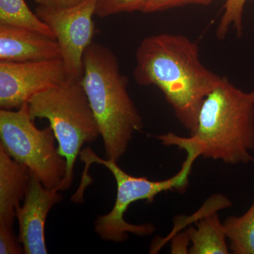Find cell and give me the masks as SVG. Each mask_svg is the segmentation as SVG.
I'll return each mask as SVG.
<instances>
[{
  "label": "cell",
  "mask_w": 254,
  "mask_h": 254,
  "mask_svg": "<svg viewBox=\"0 0 254 254\" xmlns=\"http://www.w3.org/2000/svg\"><path fill=\"white\" fill-rule=\"evenodd\" d=\"M214 0H148L142 12L152 14L187 4L208 6Z\"/></svg>",
  "instance_id": "17"
},
{
  "label": "cell",
  "mask_w": 254,
  "mask_h": 254,
  "mask_svg": "<svg viewBox=\"0 0 254 254\" xmlns=\"http://www.w3.org/2000/svg\"><path fill=\"white\" fill-rule=\"evenodd\" d=\"M223 224L232 254H254V199L245 213L227 217Z\"/></svg>",
  "instance_id": "13"
},
{
  "label": "cell",
  "mask_w": 254,
  "mask_h": 254,
  "mask_svg": "<svg viewBox=\"0 0 254 254\" xmlns=\"http://www.w3.org/2000/svg\"><path fill=\"white\" fill-rule=\"evenodd\" d=\"M83 0H35L37 5L52 6V7L66 8L79 4Z\"/></svg>",
  "instance_id": "20"
},
{
  "label": "cell",
  "mask_w": 254,
  "mask_h": 254,
  "mask_svg": "<svg viewBox=\"0 0 254 254\" xmlns=\"http://www.w3.org/2000/svg\"><path fill=\"white\" fill-rule=\"evenodd\" d=\"M182 150L186 152L187 157L180 171L173 177L161 181H152L144 177L131 176L120 168L115 160L100 158L90 148L81 150L80 159L86 167L83 175L91 164L98 163L108 168L116 181L117 198L113 209L109 213L98 217L95 221V232L102 240L123 242L128 240V234L144 237L154 232L155 228L152 224L128 223L125 220V212L132 203L138 200L152 203L155 197L163 192H185L190 184L193 164L200 155L190 147H185Z\"/></svg>",
  "instance_id": "5"
},
{
  "label": "cell",
  "mask_w": 254,
  "mask_h": 254,
  "mask_svg": "<svg viewBox=\"0 0 254 254\" xmlns=\"http://www.w3.org/2000/svg\"><path fill=\"white\" fill-rule=\"evenodd\" d=\"M31 176L27 167L11 158L0 146V225L13 227Z\"/></svg>",
  "instance_id": "11"
},
{
  "label": "cell",
  "mask_w": 254,
  "mask_h": 254,
  "mask_svg": "<svg viewBox=\"0 0 254 254\" xmlns=\"http://www.w3.org/2000/svg\"><path fill=\"white\" fill-rule=\"evenodd\" d=\"M81 83L94 114L106 158L118 163L143 122L128 91V80L108 47L93 43L83 56Z\"/></svg>",
  "instance_id": "3"
},
{
  "label": "cell",
  "mask_w": 254,
  "mask_h": 254,
  "mask_svg": "<svg viewBox=\"0 0 254 254\" xmlns=\"http://www.w3.org/2000/svg\"><path fill=\"white\" fill-rule=\"evenodd\" d=\"M148 0H98L95 16L108 17L122 13L143 11Z\"/></svg>",
  "instance_id": "16"
},
{
  "label": "cell",
  "mask_w": 254,
  "mask_h": 254,
  "mask_svg": "<svg viewBox=\"0 0 254 254\" xmlns=\"http://www.w3.org/2000/svg\"><path fill=\"white\" fill-rule=\"evenodd\" d=\"M0 24L28 28L55 38L51 28L30 9L25 0H0Z\"/></svg>",
  "instance_id": "14"
},
{
  "label": "cell",
  "mask_w": 254,
  "mask_h": 254,
  "mask_svg": "<svg viewBox=\"0 0 254 254\" xmlns=\"http://www.w3.org/2000/svg\"><path fill=\"white\" fill-rule=\"evenodd\" d=\"M68 80L62 59L0 62V108L19 109L35 95Z\"/></svg>",
  "instance_id": "8"
},
{
  "label": "cell",
  "mask_w": 254,
  "mask_h": 254,
  "mask_svg": "<svg viewBox=\"0 0 254 254\" xmlns=\"http://www.w3.org/2000/svg\"><path fill=\"white\" fill-rule=\"evenodd\" d=\"M165 145H188L200 157L227 165L254 162V91L247 92L222 77L203 100L190 137L157 136Z\"/></svg>",
  "instance_id": "2"
},
{
  "label": "cell",
  "mask_w": 254,
  "mask_h": 254,
  "mask_svg": "<svg viewBox=\"0 0 254 254\" xmlns=\"http://www.w3.org/2000/svg\"><path fill=\"white\" fill-rule=\"evenodd\" d=\"M190 242L189 254H228L226 231L216 211L203 215L195 227L187 230Z\"/></svg>",
  "instance_id": "12"
},
{
  "label": "cell",
  "mask_w": 254,
  "mask_h": 254,
  "mask_svg": "<svg viewBox=\"0 0 254 254\" xmlns=\"http://www.w3.org/2000/svg\"><path fill=\"white\" fill-rule=\"evenodd\" d=\"M136 63V83L158 87L182 126L193 131L203 100L222 79L202 64L198 45L183 35H153L137 48Z\"/></svg>",
  "instance_id": "1"
},
{
  "label": "cell",
  "mask_w": 254,
  "mask_h": 254,
  "mask_svg": "<svg viewBox=\"0 0 254 254\" xmlns=\"http://www.w3.org/2000/svg\"><path fill=\"white\" fill-rule=\"evenodd\" d=\"M55 140L51 127L39 129L35 126L28 103L18 110H0V146L27 167L46 189L59 191L67 165Z\"/></svg>",
  "instance_id": "6"
},
{
  "label": "cell",
  "mask_w": 254,
  "mask_h": 254,
  "mask_svg": "<svg viewBox=\"0 0 254 254\" xmlns=\"http://www.w3.org/2000/svg\"><path fill=\"white\" fill-rule=\"evenodd\" d=\"M24 253L18 237L15 235L12 227L0 225V254H21Z\"/></svg>",
  "instance_id": "18"
},
{
  "label": "cell",
  "mask_w": 254,
  "mask_h": 254,
  "mask_svg": "<svg viewBox=\"0 0 254 254\" xmlns=\"http://www.w3.org/2000/svg\"><path fill=\"white\" fill-rule=\"evenodd\" d=\"M33 121L46 119L54 131L58 152L67 165L59 191L72 185L73 168L85 143H92L100 136L94 114L81 81H69L42 91L28 101Z\"/></svg>",
  "instance_id": "4"
},
{
  "label": "cell",
  "mask_w": 254,
  "mask_h": 254,
  "mask_svg": "<svg viewBox=\"0 0 254 254\" xmlns=\"http://www.w3.org/2000/svg\"><path fill=\"white\" fill-rule=\"evenodd\" d=\"M98 0H83L66 8L37 5L36 14L54 33L69 81H81L84 72L83 56L93 43Z\"/></svg>",
  "instance_id": "7"
},
{
  "label": "cell",
  "mask_w": 254,
  "mask_h": 254,
  "mask_svg": "<svg viewBox=\"0 0 254 254\" xmlns=\"http://www.w3.org/2000/svg\"><path fill=\"white\" fill-rule=\"evenodd\" d=\"M62 59L58 41L28 28L0 24V62Z\"/></svg>",
  "instance_id": "10"
},
{
  "label": "cell",
  "mask_w": 254,
  "mask_h": 254,
  "mask_svg": "<svg viewBox=\"0 0 254 254\" xmlns=\"http://www.w3.org/2000/svg\"><path fill=\"white\" fill-rule=\"evenodd\" d=\"M190 245V237L187 232L181 233L173 241L172 254H189L188 246Z\"/></svg>",
  "instance_id": "19"
},
{
  "label": "cell",
  "mask_w": 254,
  "mask_h": 254,
  "mask_svg": "<svg viewBox=\"0 0 254 254\" xmlns=\"http://www.w3.org/2000/svg\"><path fill=\"white\" fill-rule=\"evenodd\" d=\"M58 190H50L32 174L23 205L16 210L18 239L24 254H47L45 226L50 209L63 200Z\"/></svg>",
  "instance_id": "9"
},
{
  "label": "cell",
  "mask_w": 254,
  "mask_h": 254,
  "mask_svg": "<svg viewBox=\"0 0 254 254\" xmlns=\"http://www.w3.org/2000/svg\"><path fill=\"white\" fill-rule=\"evenodd\" d=\"M247 0H226L224 12L217 28V37L224 39L230 28L236 31L239 36L243 31L244 8Z\"/></svg>",
  "instance_id": "15"
}]
</instances>
